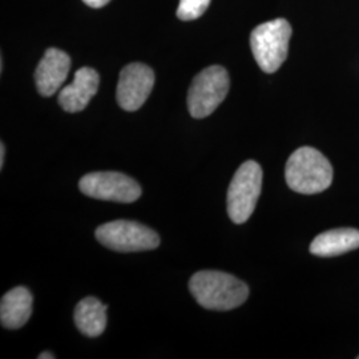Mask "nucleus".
Instances as JSON below:
<instances>
[{"label":"nucleus","mask_w":359,"mask_h":359,"mask_svg":"<svg viewBox=\"0 0 359 359\" xmlns=\"http://www.w3.org/2000/svg\"><path fill=\"white\" fill-rule=\"evenodd\" d=\"M358 248V229L341 228L318 234L310 245V253L318 257H334Z\"/></svg>","instance_id":"nucleus-12"},{"label":"nucleus","mask_w":359,"mask_h":359,"mask_svg":"<svg viewBox=\"0 0 359 359\" xmlns=\"http://www.w3.org/2000/svg\"><path fill=\"white\" fill-rule=\"evenodd\" d=\"M79 189L86 196L104 200L130 204L142 196L137 181L118 172H92L79 181Z\"/></svg>","instance_id":"nucleus-7"},{"label":"nucleus","mask_w":359,"mask_h":359,"mask_svg":"<svg viewBox=\"0 0 359 359\" xmlns=\"http://www.w3.org/2000/svg\"><path fill=\"white\" fill-rule=\"evenodd\" d=\"M32 294L23 286H18L3 295L0 302V321L6 329H20L32 313Z\"/></svg>","instance_id":"nucleus-11"},{"label":"nucleus","mask_w":359,"mask_h":359,"mask_svg":"<svg viewBox=\"0 0 359 359\" xmlns=\"http://www.w3.org/2000/svg\"><path fill=\"white\" fill-rule=\"evenodd\" d=\"M209 4L210 0H180L177 18L184 22L198 19L208 10Z\"/></svg>","instance_id":"nucleus-14"},{"label":"nucleus","mask_w":359,"mask_h":359,"mask_svg":"<svg viewBox=\"0 0 359 359\" xmlns=\"http://www.w3.org/2000/svg\"><path fill=\"white\" fill-rule=\"evenodd\" d=\"M358 358H359V357H358Z\"/></svg>","instance_id":"nucleus-18"},{"label":"nucleus","mask_w":359,"mask_h":359,"mask_svg":"<svg viewBox=\"0 0 359 359\" xmlns=\"http://www.w3.org/2000/svg\"><path fill=\"white\" fill-rule=\"evenodd\" d=\"M231 88L228 71L221 65H212L193 79L188 92V109L194 118L212 115L222 103Z\"/></svg>","instance_id":"nucleus-4"},{"label":"nucleus","mask_w":359,"mask_h":359,"mask_svg":"<svg viewBox=\"0 0 359 359\" xmlns=\"http://www.w3.org/2000/svg\"><path fill=\"white\" fill-rule=\"evenodd\" d=\"M154 72L142 63H132L123 68L117 84V103L128 112L140 109L154 90Z\"/></svg>","instance_id":"nucleus-8"},{"label":"nucleus","mask_w":359,"mask_h":359,"mask_svg":"<svg viewBox=\"0 0 359 359\" xmlns=\"http://www.w3.org/2000/svg\"><path fill=\"white\" fill-rule=\"evenodd\" d=\"M100 84L99 74L90 67L76 71L74 81L59 93V104L65 112L76 114L86 109L92 97L96 95Z\"/></svg>","instance_id":"nucleus-10"},{"label":"nucleus","mask_w":359,"mask_h":359,"mask_svg":"<svg viewBox=\"0 0 359 359\" xmlns=\"http://www.w3.org/2000/svg\"><path fill=\"white\" fill-rule=\"evenodd\" d=\"M292 27L285 19H274L256 27L250 34V48L258 67L276 72L287 57Z\"/></svg>","instance_id":"nucleus-3"},{"label":"nucleus","mask_w":359,"mask_h":359,"mask_svg":"<svg viewBox=\"0 0 359 359\" xmlns=\"http://www.w3.org/2000/svg\"><path fill=\"white\" fill-rule=\"evenodd\" d=\"M285 179L292 191L301 194H317L326 191L333 182V167L323 154L302 147L289 157Z\"/></svg>","instance_id":"nucleus-2"},{"label":"nucleus","mask_w":359,"mask_h":359,"mask_svg":"<svg viewBox=\"0 0 359 359\" xmlns=\"http://www.w3.org/2000/svg\"><path fill=\"white\" fill-rule=\"evenodd\" d=\"M189 290L203 308L218 311L238 308L249 297L246 283L217 270H201L193 274Z\"/></svg>","instance_id":"nucleus-1"},{"label":"nucleus","mask_w":359,"mask_h":359,"mask_svg":"<svg viewBox=\"0 0 359 359\" xmlns=\"http://www.w3.org/2000/svg\"><path fill=\"white\" fill-rule=\"evenodd\" d=\"M95 236L100 244L116 252L154 250L160 245V237L148 226L127 219H117L100 225Z\"/></svg>","instance_id":"nucleus-6"},{"label":"nucleus","mask_w":359,"mask_h":359,"mask_svg":"<svg viewBox=\"0 0 359 359\" xmlns=\"http://www.w3.org/2000/svg\"><path fill=\"white\" fill-rule=\"evenodd\" d=\"M55 358V355H52L51 353H41L40 355H39V359H53Z\"/></svg>","instance_id":"nucleus-17"},{"label":"nucleus","mask_w":359,"mask_h":359,"mask_svg":"<svg viewBox=\"0 0 359 359\" xmlns=\"http://www.w3.org/2000/svg\"><path fill=\"white\" fill-rule=\"evenodd\" d=\"M4 156H6V147L1 142L0 144V168H3V165H4Z\"/></svg>","instance_id":"nucleus-16"},{"label":"nucleus","mask_w":359,"mask_h":359,"mask_svg":"<svg viewBox=\"0 0 359 359\" xmlns=\"http://www.w3.org/2000/svg\"><path fill=\"white\" fill-rule=\"evenodd\" d=\"M107 309L95 297L81 299L75 309V323L80 333L87 337H99L104 333L107 326Z\"/></svg>","instance_id":"nucleus-13"},{"label":"nucleus","mask_w":359,"mask_h":359,"mask_svg":"<svg viewBox=\"0 0 359 359\" xmlns=\"http://www.w3.org/2000/svg\"><path fill=\"white\" fill-rule=\"evenodd\" d=\"M83 1L92 8H102L105 4H108L111 0H83Z\"/></svg>","instance_id":"nucleus-15"},{"label":"nucleus","mask_w":359,"mask_h":359,"mask_svg":"<svg viewBox=\"0 0 359 359\" xmlns=\"http://www.w3.org/2000/svg\"><path fill=\"white\" fill-rule=\"evenodd\" d=\"M71 69V59L62 50L48 48L36 68L35 81L39 93L44 97L55 95L63 86Z\"/></svg>","instance_id":"nucleus-9"},{"label":"nucleus","mask_w":359,"mask_h":359,"mask_svg":"<svg viewBox=\"0 0 359 359\" xmlns=\"http://www.w3.org/2000/svg\"><path fill=\"white\" fill-rule=\"evenodd\" d=\"M262 189V169L249 160L237 169L228 189V215L234 224H244L256 209Z\"/></svg>","instance_id":"nucleus-5"}]
</instances>
